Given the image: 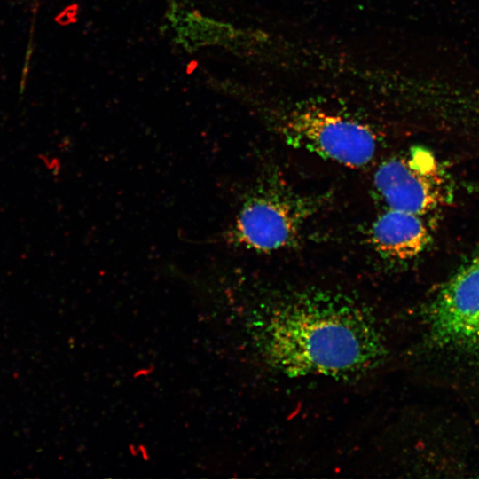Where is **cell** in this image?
Masks as SVG:
<instances>
[{"label": "cell", "instance_id": "obj_6", "mask_svg": "<svg viewBox=\"0 0 479 479\" xmlns=\"http://www.w3.org/2000/svg\"><path fill=\"white\" fill-rule=\"evenodd\" d=\"M370 240L382 255L408 260L426 248L430 232L422 215L388 208L373 221Z\"/></svg>", "mask_w": 479, "mask_h": 479}, {"label": "cell", "instance_id": "obj_5", "mask_svg": "<svg viewBox=\"0 0 479 479\" xmlns=\"http://www.w3.org/2000/svg\"><path fill=\"white\" fill-rule=\"evenodd\" d=\"M426 322L435 344L479 347V254L442 287Z\"/></svg>", "mask_w": 479, "mask_h": 479}, {"label": "cell", "instance_id": "obj_2", "mask_svg": "<svg viewBox=\"0 0 479 479\" xmlns=\"http://www.w3.org/2000/svg\"><path fill=\"white\" fill-rule=\"evenodd\" d=\"M315 203L312 198L266 180L245 196L224 239L228 244L261 253L291 247L298 243Z\"/></svg>", "mask_w": 479, "mask_h": 479}, {"label": "cell", "instance_id": "obj_3", "mask_svg": "<svg viewBox=\"0 0 479 479\" xmlns=\"http://www.w3.org/2000/svg\"><path fill=\"white\" fill-rule=\"evenodd\" d=\"M280 132L290 146L349 168L369 164L378 149V139L366 124L320 108L291 113Z\"/></svg>", "mask_w": 479, "mask_h": 479}, {"label": "cell", "instance_id": "obj_1", "mask_svg": "<svg viewBox=\"0 0 479 479\" xmlns=\"http://www.w3.org/2000/svg\"><path fill=\"white\" fill-rule=\"evenodd\" d=\"M257 341L268 365L289 378L363 375L381 365L388 352L369 309L343 294L323 290L275 300L261 321Z\"/></svg>", "mask_w": 479, "mask_h": 479}, {"label": "cell", "instance_id": "obj_7", "mask_svg": "<svg viewBox=\"0 0 479 479\" xmlns=\"http://www.w3.org/2000/svg\"><path fill=\"white\" fill-rule=\"evenodd\" d=\"M177 32V41L187 51L209 44H227L234 36L229 24L202 17L197 12H188L182 19L172 23Z\"/></svg>", "mask_w": 479, "mask_h": 479}, {"label": "cell", "instance_id": "obj_4", "mask_svg": "<svg viewBox=\"0 0 479 479\" xmlns=\"http://www.w3.org/2000/svg\"><path fill=\"white\" fill-rule=\"evenodd\" d=\"M373 185L387 208L422 216L442 206L450 195L443 169L433 153L420 147L383 161Z\"/></svg>", "mask_w": 479, "mask_h": 479}]
</instances>
